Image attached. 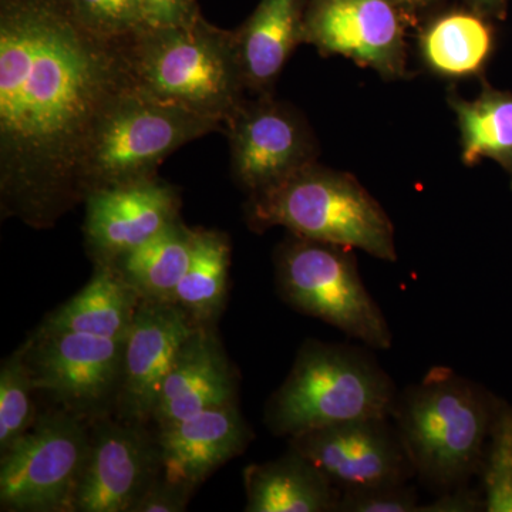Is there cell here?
Wrapping results in <instances>:
<instances>
[{"mask_svg": "<svg viewBox=\"0 0 512 512\" xmlns=\"http://www.w3.org/2000/svg\"><path fill=\"white\" fill-rule=\"evenodd\" d=\"M130 86L121 42L87 29L70 0H2L3 218L52 228L84 202L94 130Z\"/></svg>", "mask_w": 512, "mask_h": 512, "instance_id": "1", "label": "cell"}, {"mask_svg": "<svg viewBox=\"0 0 512 512\" xmlns=\"http://www.w3.org/2000/svg\"><path fill=\"white\" fill-rule=\"evenodd\" d=\"M497 399L444 366L397 394L392 421L421 483L439 494L470 485L480 473Z\"/></svg>", "mask_w": 512, "mask_h": 512, "instance_id": "2", "label": "cell"}, {"mask_svg": "<svg viewBox=\"0 0 512 512\" xmlns=\"http://www.w3.org/2000/svg\"><path fill=\"white\" fill-rule=\"evenodd\" d=\"M121 49L136 89L224 128L248 97L234 32L202 16L188 25L147 26L123 40Z\"/></svg>", "mask_w": 512, "mask_h": 512, "instance_id": "3", "label": "cell"}, {"mask_svg": "<svg viewBox=\"0 0 512 512\" xmlns=\"http://www.w3.org/2000/svg\"><path fill=\"white\" fill-rule=\"evenodd\" d=\"M396 384L367 346L309 339L272 394L264 421L278 437L363 419H392Z\"/></svg>", "mask_w": 512, "mask_h": 512, "instance_id": "4", "label": "cell"}, {"mask_svg": "<svg viewBox=\"0 0 512 512\" xmlns=\"http://www.w3.org/2000/svg\"><path fill=\"white\" fill-rule=\"evenodd\" d=\"M245 220L258 234L282 227L299 237L397 261L394 225L382 205L352 174L316 163L249 195Z\"/></svg>", "mask_w": 512, "mask_h": 512, "instance_id": "5", "label": "cell"}, {"mask_svg": "<svg viewBox=\"0 0 512 512\" xmlns=\"http://www.w3.org/2000/svg\"><path fill=\"white\" fill-rule=\"evenodd\" d=\"M278 293L295 311L370 349L392 348L386 316L360 276L352 248L289 235L274 254Z\"/></svg>", "mask_w": 512, "mask_h": 512, "instance_id": "6", "label": "cell"}, {"mask_svg": "<svg viewBox=\"0 0 512 512\" xmlns=\"http://www.w3.org/2000/svg\"><path fill=\"white\" fill-rule=\"evenodd\" d=\"M221 128L218 121L128 87L94 130L84 168L86 197L97 188L154 177L178 148Z\"/></svg>", "mask_w": 512, "mask_h": 512, "instance_id": "7", "label": "cell"}, {"mask_svg": "<svg viewBox=\"0 0 512 512\" xmlns=\"http://www.w3.org/2000/svg\"><path fill=\"white\" fill-rule=\"evenodd\" d=\"M90 448V421L62 407L39 414L0 453V510L74 512Z\"/></svg>", "mask_w": 512, "mask_h": 512, "instance_id": "8", "label": "cell"}, {"mask_svg": "<svg viewBox=\"0 0 512 512\" xmlns=\"http://www.w3.org/2000/svg\"><path fill=\"white\" fill-rule=\"evenodd\" d=\"M126 339L37 328L23 343L37 392L87 421L116 407Z\"/></svg>", "mask_w": 512, "mask_h": 512, "instance_id": "9", "label": "cell"}, {"mask_svg": "<svg viewBox=\"0 0 512 512\" xmlns=\"http://www.w3.org/2000/svg\"><path fill=\"white\" fill-rule=\"evenodd\" d=\"M235 183L256 194L316 163L319 148L308 121L272 96L247 97L225 126Z\"/></svg>", "mask_w": 512, "mask_h": 512, "instance_id": "10", "label": "cell"}, {"mask_svg": "<svg viewBox=\"0 0 512 512\" xmlns=\"http://www.w3.org/2000/svg\"><path fill=\"white\" fill-rule=\"evenodd\" d=\"M406 12L397 0H311L303 43L346 57L387 80L407 76Z\"/></svg>", "mask_w": 512, "mask_h": 512, "instance_id": "11", "label": "cell"}, {"mask_svg": "<svg viewBox=\"0 0 512 512\" xmlns=\"http://www.w3.org/2000/svg\"><path fill=\"white\" fill-rule=\"evenodd\" d=\"M340 493L409 484L416 476L392 419L345 421L289 439Z\"/></svg>", "mask_w": 512, "mask_h": 512, "instance_id": "12", "label": "cell"}, {"mask_svg": "<svg viewBox=\"0 0 512 512\" xmlns=\"http://www.w3.org/2000/svg\"><path fill=\"white\" fill-rule=\"evenodd\" d=\"M147 424L99 417L90 421V448L74 512H131L161 473L157 430Z\"/></svg>", "mask_w": 512, "mask_h": 512, "instance_id": "13", "label": "cell"}, {"mask_svg": "<svg viewBox=\"0 0 512 512\" xmlns=\"http://www.w3.org/2000/svg\"><path fill=\"white\" fill-rule=\"evenodd\" d=\"M84 205V238L94 264H113L181 220L177 188L157 175L97 188Z\"/></svg>", "mask_w": 512, "mask_h": 512, "instance_id": "14", "label": "cell"}, {"mask_svg": "<svg viewBox=\"0 0 512 512\" xmlns=\"http://www.w3.org/2000/svg\"><path fill=\"white\" fill-rule=\"evenodd\" d=\"M197 323L180 306L141 299L124 343L116 409L119 419L153 424L161 387Z\"/></svg>", "mask_w": 512, "mask_h": 512, "instance_id": "15", "label": "cell"}, {"mask_svg": "<svg viewBox=\"0 0 512 512\" xmlns=\"http://www.w3.org/2000/svg\"><path fill=\"white\" fill-rule=\"evenodd\" d=\"M252 437L237 403L194 414L157 430L161 474L195 491L218 468L244 453Z\"/></svg>", "mask_w": 512, "mask_h": 512, "instance_id": "16", "label": "cell"}, {"mask_svg": "<svg viewBox=\"0 0 512 512\" xmlns=\"http://www.w3.org/2000/svg\"><path fill=\"white\" fill-rule=\"evenodd\" d=\"M238 379L212 326H197L175 357L153 416L156 430L237 403Z\"/></svg>", "mask_w": 512, "mask_h": 512, "instance_id": "17", "label": "cell"}, {"mask_svg": "<svg viewBox=\"0 0 512 512\" xmlns=\"http://www.w3.org/2000/svg\"><path fill=\"white\" fill-rule=\"evenodd\" d=\"M305 0H262L234 32L239 69L251 97L272 96L285 64L303 43Z\"/></svg>", "mask_w": 512, "mask_h": 512, "instance_id": "18", "label": "cell"}, {"mask_svg": "<svg viewBox=\"0 0 512 512\" xmlns=\"http://www.w3.org/2000/svg\"><path fill=\"white\" fill-rule=\"evenodd\" d=\"M244 485L247 512H338V488L292 448L245 468Z\"/></svg>", "mask_w": 512, "mask_h": 512, "instance_id": "19", "label": "cell"}, {"mask_svg": "<svg viewBox=\"0 0 512 512\" xmlns=\"http://www.w3.org/2000/svg\"><path fill=\"white\" fill-rule=\"evenodd\" d=\"M141 298L114 264H94L89 284L55 309L39 329L126 339Z\"/></svg>", "mask_w": 512, "mask_h": 512, "instance_id": "20", "label": "cell"}, {"mask_svg": "<svg viewBox=\"0 0 512 512\" xmlns=\"http://www.w3.org/2000/svg\"><path fill=\"white\" fill-rule=\"evenodd\" d=\"M494 50L490 18L468 6L440 13L420 30L421 62L429 72L444 79L481 76Z\"/></svg>", "mask_w": 512, "mask_h": 512, "instance_id": "21", "label": "cell"}, {"mask_svg": "<svg viewBox=\"0 0 512 512\" xmlns=\"http://www.w3.org/2000/svg\"><path fill=\"white\" fill-rule=\"evenodd\" d=\"M447 101L456 114L463 164L474 167L484 158L495 161L510 178L512 190V92L481 79L477 99H464L450 89Z\"/></svg>", "mask_w": 512, "mask_h": 512, "instance_id": "22", "label": "cell"}, {"mask_svg": "<svg viewBox=\"0 0 512 512\" xmlns=\"http://www.w3.org/2000/svg\"><path fill=\"white\" fill-rule=\"evenodd\" d=\"M194 234L195 229L175 221L113 264L143 301L173 303L190 265Z\"/></svg>", "mask_w": 512, "mask_h": 512, "instance_id": "23", "label": "cell"}, {"mask_svg": "<svg viewBox=\"0 0 512 512\" xmlns=\"http://www.w3.org/2000/svg\"><path fill=\"white\" fill-rule=\"evenodd\" d=\"M231 241L225 232L195 228L191 261L173 303L197 325L212 326L227 303Z\"/></svg>", "mask_w": 512, "mask_h": 512, "instance_id": "24", "label": "cell"}, {"mask_svg": "<svg viewBox=\"0 0 512 512\" xmlns=\"http://www.w3.org/2000/svg\"><path fill=\"white\" fill-rule=\"evenodd\" d=\"M37 392L23 345L0 367V453L32 429L39 417L33 394Z\"/></svg>", "mask_w": 512, "mask_h": 512, "instance_id": "25", "label": "cell"}, {"mask_svg": "<svg viewBox=\"0 0 512 512\" xmlns=\"http://www.w3.org/2000/svg\"><path fill=\"white\" fill-rule=\"evenodd\" d=\"M485 511L512 512V404L498 397L480 473Z\"/></svg>", "mask_w": 512, "mask_h": 512, "instance_id": "26", "label": "cell"}, {"mask_svg": "<svg viewBox=\"0 0 512 512\" xmlns=\"http://www.w3.org/2000/svg\"><path fill=\"white\" fill-rule=\"evenodd\" d=\"M70 5L87 29L113 42L147 28L138 0H70Z\"/></svg>", "mask_w": 512, "mask_h": 512, "instance_id": "27", "label": "cell"}, {"mask_svg": "<svg viewBox=\"0 0 512 512\" xmlns=\"http://www.w3.org/2000/svg\"><path fill=\"white\" fill-rule=\"evenodd\" d=\"M419 495L407 484L340 493L338 512H419Z\"/></svg>", "mask_w": 512, "mask_h": 512, "instance_id": "28", "label": "cell"}, {"mask_svg": "<svg viewBox=\"0 0 512 512\" xmlns=\"http://www.w3.org/2000/svg\"><path fill=\"white\" fill-rule=\"evenodd\" d=\"M192 494V488L174 483L160 473L148 484L131 512H183Z\"/></svg>", "mask_w": 512, "mask_h": 512, "instance_id": "29", "label": "cell"}, {"mask_svg": "<svg viewBox=\"0 0 512 512\" xmlns=\"http://www.w3.org/2000/svg\"><path fill=\"white\" fill-rule=\"evenodd\" d=\"M148 28L188 25L201 18L195 0H138Z\"/></svg>", "mask_w": 512, "mask_h": 512, "instance_id": "30", "label": "cell"}, {"mask_svg": "<svg viewBox=\"0 0 512 512\" xmlns=\"http://www.w3.org/2000/svg\"><path fill=\"white\" fill-rule=\"evenodd\" d=\"M485 511L484 497L480 490L470 485L439 494L431 503L421 504L419 512H478Z\"/></svg>", "mask_w": 512, "mask_h": 512, "instance_id": "31", "label": "cell"}, {"mask_svg": "<svg viewBox=\"0 0 512 512\" xmlns=\"http://www.w3.org/2000/svg\"><path fill=\"white\" fill-rule=\"evenodd\" d=\"M468 8L490 19H504L508 0H466Z\"/></svg>", "mask_w": 512, "mask_h": 512, "instance_id": "32", "label": "cell"}, {"mask_svg": "<svg viewBox=\"0 0 512 512\" xmlns=\"http://www.w3.org/2000/svg\"><path fill=\"white\" fill-rule=\"evenodd\" d=\"M397 2H399L407 12H413V10L430 5L434 0H397Z\"/></svg>", "mask_w": 512, "mask_h": 512, "instance_id": "33", "label": "cell"}]
</instances>
